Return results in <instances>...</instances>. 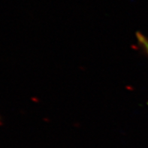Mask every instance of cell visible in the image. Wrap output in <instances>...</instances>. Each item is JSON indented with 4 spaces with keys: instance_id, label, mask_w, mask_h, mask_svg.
I'll return each mask as SVG.
<instances>
[{
    "instance_id": "cell-1",
    "label": "cell",
    "mask_w": 148,
    "mask_h": 148,
    "mask_svg": "<svg viewBox=\"0 0 148 148\" xmlns=\"http://www.w3.org/2000/svg\"><path fill=\"white\" fill-rule=\"evenodd\" d=\"M136 37H137L138 43L141 45L145 52L148 55V38L146 36H144L142 33H140V32H137Z\"/></svg>"
}]
</instances>
